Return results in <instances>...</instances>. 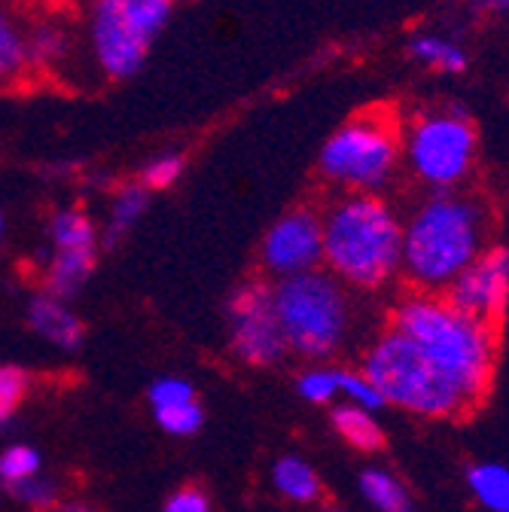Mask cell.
Wrapping results in <instances>:
<instances>
[{"instance_id": "cell-1", "label": "cell", "mask_w": 509, "mask_h": 512, "mask_svg": "<svg viewBox=\"0 0 509 512\" xmlns=\"http://www.w3.org/2000/svg\"><path fill=\"white\" fill-rule=\"evenodd\" d=\"M488 235L491 214L479 196L433 192L403 223L400 269L421 293H439L488 250Z\"/></svg>"}, {"instance_id": "cell-2", "label": "cell", "mask_w": 509, "mask_h": 512, "mask_svg": "<svg viewBox=\"0 0 509 512\" xmlns=\"http://www.w3.org/2000/svg\"><path fill=\"white\" fill-rule=\"evenodd\" d=\"M403 333L470 406H479L494 378L497 339L494 330L467 317L436 293H415L394 311V327Z\"/></svg>"}, {"instance_id": "cell-3", "label": "cell", "mask_w": 509, "mask_h": 512, "mask_svg": "<svg viewBox=\"0 0 509 512\" xmlns=\"http://www.w3.org/2000/svg\"><path fill=\"white\" fill-rule=\"evenodd\" d=\"M403 256V223L375 192H351L324 214V263L351 287L375 290Z\"/></svg>"}, {"instance_id": "cell-4", "label": "cell", "mask_w": 509, "mask_h": 512, "mask_svg": "<svg viewBox=\"0 0 509 512\" xmlns=\"http://www.w3.org/2000/svg\"><path fill=\"white\" fill-rule=\"evenodd\" d=\"M363 375L385 403L421 418H458L473 409L455 384L397 330H388L369 348Z\"/></svg>"}, {"instance_id": "cell-5", "label": "cell", "mask_w": 509, "mask_h": 512, "mask_svg": "<svg viewBox=\"0 0 509 512\" xmlns=\"http://www.w3.org/2000/svg\"><path fill=\"white\" fill-rule=\"evenodd\" d=\"M177 0H89L86 46L104 80H132L174 16Z\"/></svg>"}, {"instance_id": "cell-6", "label": "cell", "mask_w": 509, "mask_h": 512, "mask_svg": "<svg viewBox=\"0 0 509 512\" xmlns=\"http://www.w3.org/2000/svg\"><path fill=\"white\" fill-rule=\"evenodd\" d=\"M403 128L385 107L342 122L321 147V174L348 192H378L391 183L403 159Z\"/></svg>"}, {"instance_id": "cell-7", "label": "cell", "mask_w": 509, "mask_h": 512, "mask_svg": "<svg viewBox=\"0 0 509 512\" xmlns=\"http://www.w3.org/2000/svg\"><path fill=\"white\" fill-rule=\"evenodd\" d=\"M272 299L287 348L311 360L339 348L348 327V302L336 275L311 269L281 278Z\"/></svg>"}, {"instance_id": "cell-8", "label": "cell", "mask_w": 509, "mask_h": 512, "mask_svg": "<svg viewBox=\"0 0 509 512\" xmlns=\"http://www.w3.org/2000/svg\"><path fill=\"white\" fill-rule=\"evenodd\" d=\"M400 144L409 174L427 189L445 192L470 177L479 138L461 107H433L406 122Z\"/></svg>"}, {"instance_id": "cell-9", "label": "cell", "mask_w": 509, "mask_h": 512, "mask_svg": "<svg viewBox=\"0 0 509 512\" xmlns=\"http://www.w3.org/2000/svg\"><path fill=\"white\" fill-rule=\"evenodd\" d=\"M232 351L247 366H272L284 357L287 342L275 314L272 287L260 278L244 281L229 299Z\"/></svg>"}, {"instance_id": "cell-10", "label": "cell", "mask_w": 509, "mask_h": 512, "mask_svg": "<svg viewBox=\"0 0 509 512\" xmlns=\"http://www.w3.org/2000/svg\"><path fill=\"white\" fill-rule=\"evenodd\" d=\"M260 260L263 269L278 278L317 269L324 263V214L305 205L281 214L263 235Z\"/></svg>"}, {"instance_id": "cell-11", "label": "cell", "mask_w": 509, "mask_h": 512, "mask_svg": "<svg viewBox=\"0 0 509 512\" xmlns=\"http://www.w3.org/2000/svg\"><path fill=\"white\" fill-rule=\"evenodd\" d=\"M442 299L494 330L509 302V247L494 244L482 250L476 260L445 287Z\"/></svg>"}, {"instance_id": "cell-12", "label": "cell", "mask_w": 509, "mask_h": 512, "mask_svg": "<svg viewBox=\"0 0 509 512\" xmlns=\"http://www.w3.org/2000/svg\"><path fill=\"white\" fill-rule=\"evenodd\" d=\"M28 25L13 0H0V86L16 83L28 71Z\"/></svg>"}, {"instance_id": "cell-13", "label": "cell", "mask_w": 509, "mask_h": 512, "mask_svg": "<svg viewBox=\"0 0 509 512\" xmlns=\"http://www.w3.org/2000/svg\"><path fill=\"white\" fill-rule=\"evenodd\" d=\"M98 263V247H61L52 250L46 266V293L52 299H71L89 281Z\"/></svg>"}, {"instance_id": "cell-14", "label": "cell", "mask_w": 509, "mask_h": 512, "mask_svg": "<svg viewBox=\"0 0 509 512\" xmlns=\"http://www.w3.org/2000/svg\"><path fill=\"white\" fill-rule=\"evenodd\" d=\"M28 324L49 342L61 345V348H80L86 339V327L83 320L65 308L61 299L52 296H34L28 305Z\"/></svg>"}, {"instance_id": "cell-15", "label": "cell", "mask_w": 509, "mask_h": 512, "mask_svg": "<svg viewBox=\"0 0 509 512\" xmlns=\"http://www.w3.org/2000/svg\"><path fill=\"white\" fill-rule=\"evenodd\" d=\"M71 58V31L43 19V22H31L28 25V71H58L61 64Z\"/></svg>"}, {"instance_id": "cell-16", "label": "cell", "mask_w": 509, "mask_h": 512, "mask_svg": "<svg viewBox=\"0 0 509 512\" xmlns=\"http://www.w3.org/2000/svg\"><path fill=\"white\" fill-rule=\"evenodd\" d=\"M406 49L418 64H424L430 71H439V74H464L470 64L464 46L449 37H442V34H415Z\"/></svg>"}, {"instance_id": "cell-17", "label": "cell", "mask_w": 509, "mask_h": 512, "mask_svg": "<svg viewBox=\"0 0 509 512\" xmlns=\"http://www.w3.org/2000/svg\"><path fill=\"white\" fill-rule=\"evenodd\" d=\"M330 418H333L336 433H339L351 448H357V452L372 455V452H381V448H385V433H381V427H378V421L372 418V412H366V409L348 403V406H336Z\"/></svg>"}, {"instance_id": "cell-18", "label": "cell", "mask_w": 509, "mask_h": 512, "mask_svg": "<svg viewBox=\"0 0 509 512\" xmlns=\"http://www.w3.org/2000/svg\"><path fill=\"white\" fill-rule=\"evenodd\" d=\"M147 205H150V189L144 183H125V186H119L116 196H113V205H110V220H107V229H104V244H116L125 232H129L141 220Z\"/></svg>"}, {"instance_id": "cell-19", "label": "cell", "mask_w": 509, "mask_h": 512, "mask_svg": "<svg viewBox=\"0 0 509 512\" xmlns=\"http://www.w3.org/2000/svg\"><path fill=\"white\" fill-rule=\"evenodd\" d=\"M360 491L378 512H415V503L406 485L388 470H366L360 473Z\"/></svg>"}, {"instance_id": "cell-20", "label": "cell", "mask_w": 509, "mask_h": 512, "mask_svg": "<svg viewBox=\"0 0 509 512\" xmlns=\"http://www.w3.org/2000/svg\"><path fill=\"white\" fill-rule=\"evenodd\" d=\"M275 488L293 503H314L321 497V476H317L302 458H281L275 464Z\"/></svg>"}, {"instance_id": "cell-21", "label": "cell", "mask_w": 509, "mask_h": 512, "mask_svg": "<svg viewBox=\"0 0 509 512\" xmlns=\"http://www.w3.org/2000/svg\"><path fill=\"white\" fill-rule=\"evenodd\" d=\"M470 491L491 512H509V467L503 464H476L467 473Z\"/></svg>"}, {"instance_id": "cell-22", "label": "cell", "mask_w": 509, "mask_h": 512, "mask_svg": "<svg viewBox=\"0 0 509 512\" xmlns=\"http://www.w3.org/2000/svg\"><path fill=\"white\" fill-rule=\"evenodd\" d=\"M49 241L55 250H61V247H98V229L89 220V214H83L80 208H65V211H55L49 220Z\"/></svg>"}, {"instance_id": "cell-23", "label": "cell", "mask_w": 509, "mask_h": 512, "mask_svg": "<svg viewBox=\"0 0 509 512\" xmlns=\"http://www.w3.org/2000/svg\"><path fill=\"white\" fill-rule=\"evenodd\" d=\"M156 412V421L165 433L171 436H193L202 421H205V412L199 406V400H189V403H180V406H165V409H153Z\"/></svg>"}, {"instance_id": "cell-24", "label": "cell", "mask_w": 509, "mask_h": 512, "mask_svg": "<svg viewBox=\"0 0 509 512\" xmlns=\"http://www.w3.org/2000/svg\"><path fill=\"white\" fill-rule=\"evenodd\" d=\"M28 384L31 378L22 366H0V421H13L28 397Z\"/></svg>"}, {"instance_id": "cell-25", "label": "cell", "mask_w": 509, "mask_h": 512, "mask_svg": "<svg viewBox=\"0 0 509 512\" xmlns=\"http://www.w3.org/2000/svg\"><path fill=\"white\" fill-rule=\"evenodd\" d=\"M183 168H186V159L180 153H162L141 168L138 183H144L150 192H162V189H171L183 177Z\"/></svg>"}, {"instance_id": "cell-26", "label": "cell", "mask_w": 509, "mask_h": 512, "mask_svg": "<svg viewBox=\"0 0 509 512\" xmlns=\"http://www.w3.org/2000/svg\"><path fill=\"white\" fill-rule=\"evenodd\" d=\"M40 470V455L31 445H10L4 455H0V479L7 485L25 482L31 476H37Z\"/></svg>"}, {"instance_id": "cell-27", "label": "cell", "mask_w": 509, "mask_h": 512, "mask_svg": "<svg viewBox=\"0 0 509 512\" xmlns=\"http://www.w3.org/2000/svg\"><path fill=\"white\" fill-rule=\"evenodd\" d=\"M296 391L308 403H330L339 394V372H333V369H308V372L299 375Z\"/></svg>"}, {"instance_id": "cell-28", "label": "cell", "mask_w": 509, "mask_h": 512, "mask_svg": "<svg viewBox=\"0 0 509 512\" xmlns=\"http://www.w3.org/2000/svg\"><path fill=\"white\" fill-rule=\"evenodd\" d=\"M7 488L19 503L31 506L34 512H52L58 506V488L52 482L37 479V476H31L25 482H16V485H7Z\"/></svg>"}, {"instance_id": "cell-29", "label": "cell", "mask_w": 509, "mask_h": 512, "mask_svg": "<svg viewBox=\"0 0 509 512\" xmlns=\"http://www.w3.org/2000/svg\"><path fill=\"white\" fill-rule=\"evenodd\" d=\"M339 394L351 400V406H360L366 412H375L385 406L381 394L375 391V384L363 372H339Z\"/></svg>"}, {"instance_id": "cell-30", "label": "cell", "mask_w": 509, "mask_h": 512, "mask_svg": "<svg viewBox=\"0 0 509 512\" xmlns=\"http://www.w3.org/2000/svg\"><path fill=\"white\" fill-rule=\"evenodd\" d=\"M189 400H196V391H193V384L183 381V378H159V381L150 384L153 409L180 406V403H189Z\"/></svg>"}, {"instance_id": "cell-31", "label": "cell", "mask_w": 509, "mask_h": 512, "mask_svg": "<svg viewBox=\"0 0 509 512\" xmlns=\"http://www.w3.org/2000/svg\"><path fill=\"white\" fill-rule=\"evenodd\" d=\"M165 512H211V500L199 485H183L177 494L168 497Z\"/></svg>"}, {"instance_id": "cell-32", "label": "cell", "mask_w": 509, "mask_h": 512, "mask_svg": "<svg viewBox=\"0 0 509 512\" xmlns=\"http://www.w3.org/2000/svg\"><path fill=\"white\" fill-rule=\"evenodd\" d=\"M52 512H104V509H98V506H92V503H58Z\"/></svg>"}, {"instance_id": "cell-33", "label": "cell", "mask_w": 509, "mask_h": 512, "mask_svg": "<svg viewBox=\"0 0 509 512\" xmlns=\"http://www.w3.org/2000/svg\"><path fill=\"white\" fill-rule=\"evenodd\" d=\"M476 7L485 13H509V0H476Z\"/></svg>"}, {"instance_id": "cell-34", "label": "cell", "mask_w": 509, "mask_h": 512, "mask_svg": "<svg viewBox=\"0 0 509 512\" xmlns=\"http://www.w3.org/2000/svg\"><path fill=\"white\" fill-rule=\"evenodd\" d=\"M324 512H348V509H339V506H327Z\"/></svg>"}, {"instance_id": "cell-35", "label": "cell", "mask_w": 509, "mask_h": 512, "mask_svg": "<svg viewBox=\"0 0 509 512\" xmlns=\"http://www.w3.org/2000/svg\"><path fill=\"white\" fill-rule=\"evenodd\" d=\"M0 238H4V214H0Z\"/></svg>"}, {"instance_id": "cell-36", "label": "cell", "mask_w": 509, "mask_h": 512, "mask_svg": "<svg viewBox=\"0 0 509 512\" xmlns=\"http://www.w3.org/2000/svg\"><path fill=\"white\" fill-rule=\"evenodd\" d=\"M10 427V421H0V430H7Z\"/></svg>"}]
</instances>
